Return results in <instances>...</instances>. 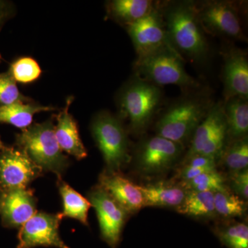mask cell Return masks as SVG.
<instances>
[{
  "instance_id": "d4e9b609",
  "label": "cell",
  "mask_w": 248,
  "mask_h": 248,
  "mask_svg": "<svg viewBox=\"0 0 248 248\" xmlns=\"http://www.w3.org/2000/svg\"><path fill=\"white\" fill-rule=\"evenodd\" d=\"M217 215L224 217L242 216L246 210L244 200L227 190L214 192Z\"/></svg>"
},
{
  "instance_id": "6da1fadb",
  "label": "cell",
  "mask_w": 248,
  "mask_h": 248,
  "mask_svg": "<svg viewBox=\"0 0 248 248\" xmlns=\"http://www.w3.org/2000/svg\"><path fill=\"white\" fill-rule=\"evenodd\" d=\"M160 9L173 48L192 62L205 60L208 57L209 45L199 22L195 1L160 3Z\"/></svg>"
},
{
  "instance_id": "4fadbf2b",
  "label": "cell",
  "mask_w": 248,
  "mask_h": 248,
  "mask_svg": "<svg viewBox=\"0 0 248 248\" xmlns=\"http://www.w3.org/2000/svg\"><path fill=\"white\" fill-rule=\"evenodd\" d=\"M183 151L184 145L159 135L147 139L139 147L138 169L146 174L164 172L175 164Z\"/></svg>"
},
{
  "instance_id": "277c9868",
  "label": "cell",
  "mask_w": 248,
  "mask_h": 248,
  "mask_svg": "<svg viewBox=\"0 0 248 248\" xmlns=\"http://www.w3.org/2000/svg\"><path fill=\"white\" fill-rule=\"evenodd\" d=\"M16 143L42 170L55 173L59 179L68 167V158L59 146L52 120L24 129L16 136Z\"/></svg>"
},
{
  "instance_id": "8992f818",
  "label": "cell",
  "mask_w": 248,
  "mask_h": 248,
  "mask_svg": "<svg viewBox=\"0 0 248 248\" xmlns=\"http://www.w3.org/2000/svg\"><path fill=\"white\" fill-rule=\"evenodd\" d=\"M91 130L108 172H120L130 159L128 139L122 122L108 112L98 114Z\"/></svg>"
},
{
  "instance_id": "7a4b0ae2",
  "label": "cell",
  "mask_w": 248,
  "mask_h": 248,
  "mask_svg": "<svg viewBox=\"0 0 248 248\" xmlns=\"http://www.w3.org/2000/svg\"><path fill=\"white\" fill-rule=\"evenodd\" d=\"M214 104L207 92L200 89L191 91L162 114L156 124L157 135L184 145L191 140Z\"/></svg>"
},
{
  "instance_id": "9c48e42d",
  "label": "cell",
  "mask_w": 248,
  "mask_h": 248,
  "mask_svg": "<svg viewBox=\"0 0 248 248\" xmlns=\"http://www.w3.org/2000/svg\"><path fill=\"white\" fill-rule=\"evenodd\" d=\"M89 199L97 212L102 239L117 248L129 214L99 186L91 191Z\"/></svg>"
},
{
  "instance_id": "4316f807",
  "label": "cell",
  "mask_w": 248,
  "mask_h": 248,
  "mask_svg": "<svg viewBox=\"0 0 248 248\" xmlns=\"http://www.w3.org/2000/svg\"><path fill=\"white\" fill-rule=\"evenodd\" d=\"M9 72L15 81L22 84L35 81L42 74L39 63L34 59L29 57L17 59L11 64Z\"/></svg>"
},
{
  "instance_id": "83f0119b",
  "label": "cell",
  "mask_w": 248,
  "mask_h": 248,
  "mask_svg": "<svg viewBox=\"0 0 248 248\" xmlns=\"http://www.w3.org/2000/svg\"><path fill=\"white\" fill-rule=\"evenodd\" d=\"M217 236L228 248H248V226L244 223H235L217 231Z\"/></svg>"
},
{
  "instance_id": "1f68e13d",
  "label": "cell",
  "mask_w": 248,
  "mask_h": 248,
  "mask_svg": "<svg viewBox=\"0 0 248 248\" xmlns=\"http://www.w3.org/2000/svg\"><path fill=\"white\" fill-rule=\"evenodd\" d=\"M4 144H3L2 141H1V139H0V153L2 151L3 148H4Z\"/></svg>"
},
{
  "instance_id": "3957f363",
  "label": "cell",
  "mask_w": 248,
  "mask_h": 248,
  "mask_svg": "<svg viewBox=\"0 0 248 248\" xmlns=\"http://www.w3.org/2000/svg\"><path fill=\"white\" fill-rule=\"evenodd\" d=\"M184 63L183 57L175 49L165 47L137 58L135 76L159 87L175 85L190 92L200 89V82L187 73Z\"/></svg>"
},
{
  "instance_id": "8fae6325",
  "label": "cell",
  "mask_w": 248,
  "mask_h": 248,
  "mask_svg": "<svg viewBox=\"0 0 248 248\" xmlns=\"http://www.w3.org/2000/svg\"><path fill=\"white\" fill-rule=\"evenodd\" d=\"M62 218V213H36L21 227L17 236V248L39 246L70 248L63 243L59 234V226Z\"/></svg>"
},
{
  "instance_id": "484cf974",
  "label": "cell",
  "mask_w": 248,
  "mask_h": 248,
  "mask_svg": "<svg viewBox=\"0 0 248 248\" xmlns=\"http://www.w3.org/2000/svg\"><path fill=\"white\" fill-rule=\"evenodd\" d=\"M185 187L190 191L197 192H223L228 190L225 179L216 170L202 173L185 183Z\"/></svg>"
},
{
  "instance_id": "cb8c5ba5",
  "label": "cell",
  "mask_w": 248,
  "mask_h": 248,
  "mask_svg": "<svg viewBox=\"0 0 248 248\" xmlns=\"http://www.w3.org/2000/svg\"><path fill=\"white\" fill-rule=\"evenodd\" d=\"M225 166L232 172L247 169L248 166V137L228 143L221 157Z\"/></svg>"
},
{
  "instance_id": "2e32d148",
  "label": "cell",
  "mask_w": 248,
  "mask_h": 248,
  "mask_svg": "<svg viewBox=\"0 0 248 248\" xmlns=\"http://www.w3.org/2000/svg\"><path fill=\"white\" fill-rule=\"evenodd\" d=\"M99 186L106 191L128 214L144 208V201L138 186L120 172L106 170L99 176Z\"/></svg>"
},
{
  "instance_id": "4dcf8cb0",
  "label": "cell",
  "mask_w": 248,
  "mask_h": 248,
  "mask_svg": "<svg viewBox=\"0 0 248 248\" xmlns=\"http://www.w3.org/2000/svg\"><path fill=\"white\" fill-rule=\"evenodd\" d=\"M8 16V9L6 3L0 1V27L2 25L5 19Z\"/></svg>"
},
{
  "instance_id": "9a60e30c",
  "label": "cell",
  "mask_w": 248,
  "mask_h": 248,
  "mask_svg": "<svg viewBox=\"0 0 248 248\" xmlns=\"http://www.w3.org/2000/svg\"><path fill=\"white\" fill-rule=\"evenodd\" d=\"M36 213L33 191L19 187L0 191V216L6 228H21Z\"/></svg>"
},
{
  "instance_id": "e0dca14e",
  "label": "cell",
  "mask_w": 248,
  "mask_h": 248,
  "mask_svg": "<svg viewBox=\"0 0 248 248\" xmlns=\"http://www.w3.org/2000/svg\"><path fill=\"white\" fill-rule=\"evenodd\" d=\"M73 100V97H68L66 107L57 116L55 134L62 151L66 152L76 159H82L87 156V151L80 139L76 120L69 112V107Z\"/></svg>"
},
{
  "instance_id": "ac0fdd59",
  "label": "cell",
  "mask_w": 248,
  "mask_h": 248,
  "mask_svg": "<svg viewBox=\"0 0 248 248\" xmlns=\"http://www.w3.org/2000/svg\"><path fill=\"white\" fill-rule=\"evenodd\" d=\"M144 201V207H171L177 208L182 205L187 191L181 186L166 183L138 186Z\"/></svg>"
},
{
  "instance_id": "ffe728a7",
  "label": "cell",
  "mask_w": 248,
  "mask_h": 248,
  "mask_svg": "<svg viewBox=\"0 0 248 248\" xmlns=\"http://www.w3.org/2000/svg\"><path fill=\"white\" fill-rule=\"evenodd\" d=\"M156 4L151 0H114L108 4V14L128 27L150 14Z\"/></svg>"
},
{
  "instance_id": "7c38bea8",
  "label": "cell",
  "mask_w": 248,
  "mask_h": 248,
  "mask_svg": "<svg viewBox=\"0 0 248 248\" xmlns=\"http://www.w3.org/2000/svg\"><path fill=\"white\" fill-rule=\"evenodd\" d=\"M42 172L19 148L5 146L0 153V191L27 187Z\"/></svg>"
},
{
  "instance_id": "7402d4cb",
  "label": "cell",
  "mask_w": 248,
  "mask_h": 248,
  "mask_svg": "<svg viewBox=\"0 0 248 248\" xmlns=\"http://www.w3.org/2000/svg\"><path fill=\"white\" fill-rule=\"evenodd\" d=\"M59 180V190L63 200V217L75 218L88 226V213L91 203L66 183Z\"/></svg>"
},
{
  "instance_id": "52a82bcc",
  "label": "cell",
  "mask_w": 248,
  "mask_h": 248,
  "mask_svg": "<svg viewBox=\"0 0 248 248\" xmlns=\"http://www.w3.org/2000/svg\"><path fill=\"white\" fill-rule=\"evenodd\" d=\"M228 143L223 102L215 103L192 135L190 148L184 161L198 155L218 161L221 159Z\"/></svg>"
},
{
  "instance_id": "f546056e",
  "label": "cell",
  "mask_w": 248,
  "mask_h": 248,
  "mask_svg": "<svg viewBox=\"0 0 248 248\" xmlns=\"http://www.w3.org/2000/svg\"><path fill=\"white\" fill-rule=\"evenodd\" d=\"M231 187L235 195L239 196L243 200L248 198V169L232 172L231 179Z\"/></svg>"
},
{
  "instance_id": "603a6c76",
  "label": "cell",
  "mask_w": 248,
  "mask_h": 248,
  "mask_svg": "<svg viewBox=\"0 0 248 248\" xmlns=\"http://www.w3.org/2000/svg\"><path fill=\"white\" fill-rule=\"evenodd\" d=\"M177 210L179 213L195 217L212 218L217 215L214 192L189 191Z\"/></svg>"
},
{
  "instance_id": "ba28073f",
  "label": "cell",
  "mask_w": 248,
  "mask_h": 248,
  "mask_svg": "<svg viewBox=\"0 0 248 248\" xmlns=\"http://www.w3.org/2000/svg\"><path fill=\"white\" fill-rule=\"evenodd\" d=\"M195 7L204 32L232 40H246L239 7L234 1L213 0L195 2Z\"/></svg>"
},
{
  "instance_id": "5bb4252c",
  "label": "cell",
  "mask_w": 248,
  "mask_h": 248,
  "mask_svg": "<svg viewBox=\"0 0 248 248\" xmlns=\"http://www.w3.org/2000/svg\"><path fill=\"white\" fill-rule=\"evenodd\" d=\"M223 57V101L239 97L248 99L247 53L236 46L221 52Z\"/></svg>"
},
{
  "instance_id": "30bf717a",
  "label": "cell",
  "mask_w": 248,
  "mask_h": 248,
  "mask_svg": "<svg viewBox=\"0 0 248 248\" xmlns=\"http://www.w3.org/2000/svg\"><path fill=\"white\" fill-rule=\"evenodd\" d=\"M126 29L138 54V58L165 47H172L168 37L160 3L156 4L150 14Z\"/></svg>"
},
{
  "instance_id": "f1b7e54d",
  "label": "cell",
  "mask_w": 248,
  "mask_h": 248,
  "mask_svg": "<svg viewBox=\"0 0 248 248\" xmlns=\"http://www.w3.org/2000/svg\"><path fill=\"white\" fill-rule=\"evenodd\" d=\"M29 101L19 92L16 81L9 71L0 73V107Z\"/></svg>"
},
{
  "instance_id": "d6986e66",
  "label": "cell",
  "mask_w": 248,
  "mask_h": 248,
  "mask_svg": "<svg viewBox=\"0 0 248 248\" xmlns=\"http://www.w3.org/2000/svg\"><path fill=\"white\" fill-rule=\"evenodd\" d=\"M223 104L228 129V140L232 141L248 137V99L232 97L223 101Z\"/></svg>"
},
{
  "instance_id": "44dd1931",
  "label": "cell",
  "mask_w": 248,
  "mask_h": 248,
  "mask_svg": "<svg viewBox=\"0 0 248 248\" xmlns=\"http://www.w3.org/2000/svg\"><path fill=\"white\" fill-rule=\"evenodd\" d=\"M55 110L56 108L54 107L30 102L1 106L0 107V123L11 124L24 130L30 126L35 114Z\"/></svg>"
},
{
  "instance_id": "d6a6232c",
  "label": "cell",
  "mask_w": 248,
  "mask_h": 248,
  "mask_svg": "<svg viewBox=\"0 0 248 248\" xmlns=\"http://www.w3.org/2000/svg\"><path fill=\"white\" fill-rule=\"evenodd\" d=\"M0 58H1V56H0Z\"/></svg>"
},
{
  "instance_id": "5b68a950",
  "label": "cell",
  "mask_w": 248,
  "mask_h": 248,
  "mask_svg": "<svg viewBox=\"0 0 248 248\" xmlns=\"http://www.w3.org/2000/svg\"><path fill=\"white\" fill-rule=\"evenodd\" d=\"M161 88L135 76L121 90L118 107L135 133L148 126L162 102Z\"/></svg>"
}]
</instances>
